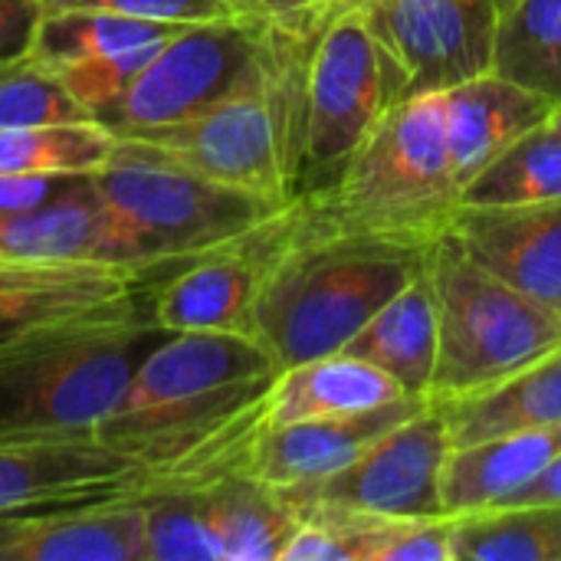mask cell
<instances>
[{"instance_id": "cell-1", "label": "cell", "mask_w": 561, "mask_h": 561, "mask_svg": "<svg viewBox=\"0 0 561 561\" xmlns=\"http://www.w3.org/2000/svg\"><path fill=\"white\" fill-rule=\"evenodd\" d=\"M279 368L250 335L164 332L95 440L135 460L148 490H201L237 470Z\"/></svg>"}, {"instance_id": "cell-2", "label": "cell", "mask_w": 561, "mask_h": 561, "mask_svg": "<svg viewBox=\"0 0 561 561\" xmlns=\"http://www.w3.org/2000/svg\"><path fill=\"white\" fill-rule=\"evenodd\" d=\"M431 247L414 237L316 230L289 204L273 224L250 335L279 371L335 355L427 270Z\"/></svg>"}, {"instance_id": "cell-3", "label": "cell", "mask_w": 561, "mask_h": 561, "mask_svg": "<svg viewBox=\"0 0 561 561\" xmlns=\"http://www.w3.org/2000/svg\"><path fill=\"white\" fill-rule=\"evenodd\" d=\"M89 260L145 276L237 243L289 207L207 181L125 138L112 161L89 178Z\"/></svg>"}, {"instance_id": "cell-4", "label": "cell", "mask_w": 561, "mask_h": 561, "mask_svg": "<svg viewBox=\"0 0 561 561\" xmlns=\"http://www.w3.org/2000/svg\"><path fill=\"white\" fill-rule=\"evenodd\" d=\"M293 207L316 230L437 240L460 207L444 92L394 102L342 174L329 187L296 197Z\"/></svg>"}, {"instance_id": "cell-5", "label": "cell", "mask_w": 561, "mask_h": 561, "mask_svg": "<svg viewBox=\"0 0 561 561\" xmlns=\"http://www.w3.org/2000/svg\"><path fill=\"white\" fill-rule=\"evenodd\" d=\"M437 296V368L431 401L483 391L561 342V316L480 266L447 230L431 247Z\"/></svg>"}, {"instance_id": "cell-6", "label": "cell", "mask_w": 561, "mask_h": 561, "mask_svg": "<svg viewBox=\"0 0 561 561\" xmlns=\"http://www.w3.org/2000/svg\"><path fill=\"white\" fill-rule=\"evenodd\" d=\"M161 335L141 316L0 362V444L95 440L138 362Z\"/></svg>"}, {"instance_id": "cell-7", "label": "cell", "mask_w": 561, "mask_h": 561, "mask_svg": "<svg viewBox=\"0 0 561 561\" xmlns=\"http://www.w3.org/2000/svg\"><path fill=\"white\" fill-rule=\"evenodd\" d=\"M394 102L388 62L365 16L325 23L306 69L296 197L329 187Z\"/></svg>"}, {"instance_id": "cell-8", "label": "cell", "mask_w": 561, "mask_h": 561, "mask_svg": "<svg viewBox=\"0 0 561 561\" xmlns=\"http://www.w3.org/2000/svg\"><path fill=\"white\" fill-rule=\"evenodd\" d=\"M207 181L293 204V154L270 92V56L256 82L161 128L115 135Z\"/></svg>"}, {"instance_id": "cell-9", "label": "cell", "mask_w": 561, "mask_h": 561, "mask_svg": "<svg viewBox=\"0 0 561 561\" xmlns=\"http://www.w3.org/2000/svg\"><path fill=\"white\" fill-rule=\"evenodd\" d=\"M266 23L240 16L178 26L99 122H105L115 135L181 122L256 82L266 69Z\"/></svg>"}, {"instance_id": "cell-10", "label": "cell", "mask_w": 561, "mask_h": 561, "mask_svg": "<svg viewBox=\"0 0 561 561\" xmlns=\"http://www.w3.org/2000/svg\"><path fill=\"white\" fill-rule=\"evenodd\" d=\"M145 279V273L99 260H0V362L141 319Z\"/></svg>"}, {"instance_id": "cell-11", "label": "cell", "mask_w": 561, "mask_h": 561, "mask_svg": "<svg viewBox=\"0 0 561 561\" xmlns=\"http://www.w3.org/2000/svg\"><path fill=\"white\" fill-rule=\"evenodd\" d=\"M394 95L447 92L493 66V0H368L362 10Z\"/></svg>"}, {"instance_id": "cell-12", "label": "cell", "mask_w": 561, "mask_h": 561, "mask_svg": "<svg viewBox=\"0 0 561 561\" xmlns=\"http://www.w3.org/2000/svg\"><path fill=\"white\" fill-rule=\"evenodd\" d=\"M447 454V421L440 404L431 401L339 473L279 493L296 513L306 506H332L381 516H447L440 500Z\"/></svg>"}, {"instance_id": "cell-13", "label": "cell", "mask_w": 561, "mask_h": 561, "mask_svg": "<svg viewBox=\"0 0 561 561\" xmlns=\"http://www.w3.org/2000/svg\"><path fill=\"white\" fill-rule=\"evenodd\" d=\"M178 26L92 10L43 13L30 59L39 62L79 105L102 118Z\"/></svg>"}, {"instance_id": "cell-14", "label": "cell", "mask_w": 561, "mask_h": 561, "mask_svg": "<svg viewBox=\"0 0 561 561\" xmlns=\"http://www.w3.org/2000/svg\"><path fill=\"white\" fill-rule=\"evenodd\" d=\"M148 477L102 440L0 444V516L145 496Z\"/></svg>"}, {"instance_id": "cell-15", "label": "cell", "mask_w": 561, "mask_h": 561, "mask_svg": "<svg viewBox=\"0 0 561 561\" xmlns=\"http://www.w3.org/2000/svg\"><path fill=\"white\" fill-rule=\"evenodd\" d=\"M431 398L411 394L401 401H391L375 411L358 414H339V417H316V421H296V424H260L233 473L253 477L273 490H293L319 483L342 467H348L355 457H362L375 440H381L388 431L411 421L417 411H424Z\"/></svg>"}, {"instance_id": "cell-16", "label": "cell", "mask_w": 561, "mask_h": 561, "mask_svg": "<svg viewBox=\"0 0 561 561\" xmlns=\"http://www.w3.org/2000/svg\"><path fill=\"white\" fill-rule=\"evenodd\" d=\"M273 224L276 217L237 243L178 263L158 293H151L148 319L161 332L250 335L253 306L273 243Z\"/></svg>"}, {"instance_id": "cell-17", "label": "cell", "mask_w": 561, "mask_h": 561, "mask_svg": "<svg viewBox=\"0 0 561 561\" xmlns=\"http://www.w3.org/2000/svg\"><path fill=\"white\" fill-rule=\"evenodd\" d=\"M447 233L493 276L561 316V197L513 207L460 204Z\"/></svg>"}, {"instance_id": "cell-18", "label": "cell", "mask_w": 561, "mask_h": 561, "mask_svg": "<svg viewBox=\"0 0 561 561\" xmlns=\"http://www.w3.org/2000/svg\"><path fill=\"white\" fill-rule=\"evenodd\" d=\"M0 561H145L141 496L0 516Z\"/></svg>"}, {"instance_id": "cell-19", "label": "cell", "mask_w": 561, "mask_h": 561, "mask_svg": "<svg viewBox=\"0 0 561 561\" xmlns=\"http://www.w3.org/2000/svg\"><path fill=\"white\" fill-rule=\"evenodd\" d=\"M559 102L533 92L500 72H480L444 92L447 154L457 187L463 191L483 168L510 151L523 135L546 125Z\"/></svg>"}, {"instance_id": "cell-20", "label": "cell", "mask_w": 561, "mask_h": 561, "mask_svg": "<svg viewBox=\"0 0 561 561\" xmlns=\"http://www.w3.org/2000/svg\"><path fill=\"white\" fill-rule=\"evenodd\" d=\"M561 454V424L542 431H516L467 447H450L440 477L447 516L503 506L529 486Z\"/></svg>"}, {"instance_id": "cell-21", "label": "cell", "mask_w": 561, "mask_h": 561, "mask_svg": "<svg viewBox=\"0 0 561 561\" xmlns=\"http://www.w3.org/2000/svg\"><path fill=\"white\" fill-rule=\"evenodd\" d=\"M401 398H411V391H404L388 371L355 355L335 352L279 371L263 401V424L279 427L296 421L358 414Z\"/></svg>"}, {"instance_id": "cell-22", "label": "cell", "mask_w": 561, "mask_h": 561, "mask_svg": "<svg viewBox=\"0 0 561 561\" xmlns=\"http://www.w3.org/2000/svg\"><path fill=\"white\" fill-rule=\"evenodd\" d=\"M450 447L561 424V342L516 375L440 404Z\"/></svg>"}, {"instance_id": "cell-23", "label": "cell", "mask_w": 561, "mask_h": 561, "mask_svg": "<svg viewBox=\"0 0 561 561\" xmlns=\"http://www.w3.org/2000/svg\"><path fill=\"white\" fill-rule=\"evenodd\" d=\"M342 352L388 371L404 391L427 398L437 368V296L431 270L385 302Z\"/></svg>"}, {"instance_id": "cell-24", "label": "cell", "mask_w": 561, "mask_h": 561, "mask_svg": "<svg viewBox=\"0 0 561 561\" xmlns=\"http://www.w3.org/2000/svg\"><path fill=\"white\" fill-rule=\"evenodd\" d=\"M201 506L217 539L220 561H279L299 516L286 496L253 477L230 473L201 486Z\"/></svg>"}, {"instance_id": "cell-25", "label": "cell", "mask_w": 561, "mask_h": 561, "mask_svg": "<svg viewBox=\"0 0 561 561\" xmlns=\"http://www.w3.org/2000/svg\"><path fill=\"white\" fill-rule=\"evenodd\" d=\"M454 561H561V506H490L454 516Z\"/></svg>"}, {"instance_id": "cell-26", "label": "cell", "mask_w": 561, "mask_h": 561, "mask_svg": "<svg viewBox=\"0 0 561 561\" xmlns=\"http://www.w3.org/2000/svg\"><path fill=\"white\" fill-rule=\"evenodd\" d=\"M490 69L561 105V0H510L500 7Z\"/></svg>"}, {"instance_id": "cell-27", "label": "cell", "mask_w": 561, "mask_h": 561, "mask_svg": "<svg viewBox=\"0 0 561 561\" xmlns=\"http://www.w3.org/2000/svg\"><path fill=\"white\" fill-rule=\"evenodd\" d=\"M115 131L105 122L0 128V174L20 178H92L115 154Z\"/></svg>"}, {"instance_id": "cell-28", "label": "cell", "mask_w": 561, "mask_h": 561, "mask_svg": "<svg viewBox=\"0 0 561 561\" xmlns=\"http://www.w3.org/2000/svg\"><path fill=\"white\" fill-rule=\"evenodd\" d=\"M89 178H72L39 207L0 214V260H89Z\"/></svg>"}, {"instance_id": "cell-29", "label": "cell", "mask_w": 561, "mask_h": 561, "mask_svg": "<svg viewBox=\"0 0 561 561\" xmlns=\"http://www.w3.org/2000/svg\"><path fill=\"white\" fill-rule=\"evenodd\" d=\"M561 197V128L546 125L523 135L490 168H483L463 191L467 207H513Z\"/></svg>"}, {"instance_id": "cell-30", "label": "cell", "mask_w": 561, "mask_h": 561, "mask_svg": "<svg viewBox=\"0 0 561 561\" xmlns=\"http://www.w3.org/2000/svg\"><path fill=\"white\" fill-rule=\"evenodd\" d=\"M145 506V561H220L197 490H151Z\"/></svg>"}, {"instance_id": "cell-31", "label": "cell", "mask_w": 561, "mask_h": 561, "mask_svg": "<svg viewBox=\"0 0 561 561\" xmlns=\"http://www.w3.org/2000/svg\"><path fill=\"white\" fill-rule=\"evenodd\" d=\"M72 122H95V115L79 105L39 62L20 56L0 66V128H39Z\"/></svg>"}, {"instance_id": "cell-32", "label": "cell", "mask_w": 561, "mask_h": 561, "mask_svg": "<svg viewBox=\"0 0 561 561\" xmlns=\"http://www.w3.org/2000/svg\"><path fill=\"white\" fill-rule=\"evenodd\" d=\"M39 7H43V13L92 10V13H115V16H128V20L164 23V26L240 20V10L230 0H39Z\"/></svg>"}, {"instance_id": "cell-33", "label": "cell", "mask_w": 561, "mask_h": 561, "mask_svg": "<svg viewBox=\"0 0 561 561\" xmlns=\"http://www.w3.org/2000/svg\"><path fill=\"white\" fill-rule=\"evenodd\" d=\"M39 16V0H0V66L30 53Z\"/></svg>"}, {"instance_id": "cell-34", "label": "cell", "mask_w": 561, "mask_h": 561, "mask_svg": "<svg viewBox=\"0 0 561 561\" xmlns=\"http://www.w3.org/2000/svg\"><path fill=\"white\" fill-rule=\"evenodd\" d=\"M240 16L266 23V26H279V30H306L316 26L312 23V0H230ZM322 30V26H316Z\"/></svg>"}, {"instance_id": "cell-35", "label": "cell", "mask_w": 561, "mask_h": 561, "mask_svg": "<svg viewBox=\"0 0 561 561\" xmlns=\"http://www.w3.org/2000/svg\"><path fill=\"white\" fill-rule=\"evenodd\" d=\"M66 181H72V178H66ZM66 181H59V178L0 174V214H16V210H30V207H39V204L53 201Z\"/></svg>"}, {"instance_id": "cell-36", "label": "cell", "mask_w": 561, "mask_h": 561, "mask_svg": "<svg viewBox=\"0 0 561 561\" xmlns=\"http://www.w3.org/2000/svg\"><path fill=\"white\" fill-rule=\"evenodd\" d=\"M503 506H561V454H556V460Z\"/></svg>"}, {"instance_id": "cell-37", "label": "cell", "mask_w": 561, "mask_h": 561, "mask_svg": "<svg viewBox=\"0 0 561 561\" xmlns=\"http://www.w3.org/2000/svg\"><path fill=\"white\" fill-rule=\"evenodd\" d=\"M368 0H312V23L325 30V23L348 16V13H362Z\"/></svg>"}, {"instance_id": "cell-38", "label": "cell", "mask_w": 561, "mask_h": 561, "mask_svg": "<svg viewBox=\"0 0 561 561\" xmlns=\"http://www.w3.org/2000/svg\"><path fill=\"white\" fill-rule=\"evenodd\" d=\"M552 122H556V125H559V128H561V105H559V108H556V115H552Z\"/></svg>"}, {"instance_id": "cell-39", "label": "cell", "mask_w": 561, "mask_h": 561, "mask_svg": "<svg viewBox=\"0 0 561 561\" xmlns=\"http://www.w3.org/2000/svg\"><path fill=\"white\" fill-rule=\"evenodd\" d=\"M506 3H510V0H493V7H496V10H500V7H506Z\"/></svg>"}]
</instances>
